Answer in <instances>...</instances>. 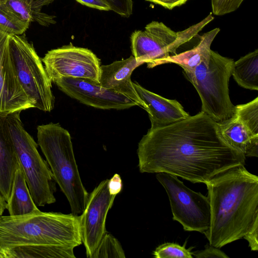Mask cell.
Wrapping results in <instances>:
<instances>
[{"mask_svg": "<svg viewBox=\"0 0 258 258\" xmlns=\"http://www.w3.org/2000/svg\"><path fill=\"white\" fill-rule=\"evenodd\" d=\"M108 190L111 195L116 196L119 194L122 188V183L120 176L115 173L108 180Z\"/></svg>", "mask_w": 258, "mask_h": 258, "instance_id": "cell-30", "label": "cell"}, {"mask_svg": "<svg viewBox=\"0 0 258 258\" xmlns=\"http://www.w3.org/2000/svg\"><path fill=\"white\" fill-rule=\"evenodd\" d=\"M10 34L0 30V114L33 108L16 75L9 48Z\"/></svg>", "mask_w": 258, "mask_h": 258, "instance_id": "cell-13", "label": "cell"}, {"mask_svg": "<svg viewBox=\"0 0 258 258\" xmlns=\"http://www.w3.org/2000/svg\"><path fill=\"white\" fill-rule=\"evenodd\" d=\"M205 184L211 208L209 244L221 248L241 238L258 219V177L240 165L216 175Z\"/></svg>", "mask_w": 258, "mask_h": 258, "instance_id": "cell-3", "label": "cell"}, {"mask_svg": "<svg viewBox=\"0 0 258 258\" xmlns=\"http://www.w3.org/2000/svg\"><path fill=\"white\" fill-rule=\"evenodd\" d=\"M125 257L119 241L107 232L104 235L91 258Z\"/></svg>", "mask_w": 258, "mask_h": 258, "instance_id": "cell-24", "label": "cell"}, {"mask_svg": "<svg viewBox=\"0 0 258 258\" xmlns=\"http://www.w3.org/2000/svg\"><path fill=\"white\" fill-rule=\"evenodd\" d=\"M52 82L70 97L96 108L122 110L137 105L128 97L88 80L60 77Z\"/></svg>", "mask_w": 258, "mask_h": 258, "instance_id": "cell-12", "label": "cell"}, {"mask_svg": "<svg viewBox=\"0 0 258 258\" xmlns=\"http://www.w3.org/2000/svg\"><path fill=\"white\" fill-rule=\"evenodd\" d=\"M6 209L12 216L28 214L39 210L34 202L20 165L14 175L11 193Z\"/></svg>", "mask_w": 258, "mask_h": 258, "instance_id": "cell-19", "label": "cell"}, {"mask_svg": "<svg viewBox=\"0 0 258 258\" xmlns=\"http://www.w3.org/2000/svg\"><path fill=\"white\" fill-rule=\"evenodd\" d=\"M141 173H166L206 183L232 167L245 165L243 153L229 145L217 123L201 111L163 126L151 127L138 144Z\"/></svg>", "mask_w": 258, "mask_h": 258, "instance_id": "cell-1", "label": "cell"}, {"mask_svg": "<svg viewBox=\"0 0 258 258\" xmlns=\"http://www.w3.org/2000/svg\"><path fill=\"white\" fill-rule=\"evenodd\" d=\"M21 112L4 116V121L15 149L32 198L37 207L55 202L56 182L50 168L38 150V144L25 129Z\"/></svg>", "mask_w": 258, "mask_h": 258, "instance_id": "cell-5", "label": "cell"}, {"mask_svg": "<svg viewBox=\"0 0 258 258\" xmlns=\"http://www.w3.org/2000/svg\"><path fill=\"white\" fill-rule=\"evenodd\" d=\"M244 0H211L213 13L223 16L237 10Z\"/></svg>", "mask_w": 258, "mask_h": 258, "instance_id": "cell-26", "label": "cell"}, {"mask_svg": "<svg viewBox=\"0 0 258 258\" xmlns=\"http://www.w3.org/2000/svg\"><path fill=\"white\" fill-rule=\"evenodd\" d=\"M185 242L183 245L175 243L167 242L159 245L153 252V255L156 258L182 257L193 258V247L186 249Z\"/></svg>", "mask_w": 258, "mask_h": 258, "instance_id": "cell-25", "label": "cell"}, {"mask_svg": "<svg viewBox=\"0 0 258 258\" xmlns=\"http://www.w3.org/2000/svg\"><path fill=\"white\" fill-rule=\"evenodd\" d=\"M214 19L210 13L199 23L177 32L162 22L152 21L146 25L145 30H137L132 33L131 38L133 56L138 62L146 63L148 68L155 67L160 60L170 54H177L176 49L180 45L196 36Z\"/></svg>", "mask_w": 258, "mask_h": 258, "instance_id": "cell-8", "label": "cell"}, {"mask_svg": "<svg viewBox=\"0 0 258 258\" xmlns=\"http://www.w3.org/2000/svg\"><path fill=\"white\" fill-rule=\"evenodd\" d=\"M219 31L220 29L216 28L204 34L195 47L163 58L156 63V67L164 63H174L183 68L185 75L191 73L204 58L210 54L211 44Z\"/></svg>", "mask_w": 258, "mask_h": 258, "instance_id": "cell-18", "label": "cell"}, {"mask_svg": "<svg viewBox=\"0 0 258 258\" xmlns=\"http://www.w3.org/2000/svg\"><path fill=\"white\" fill-rule=\"evenodd\" d=\"M41 60L51 82L58 78L69 77L99 83L100 60L87 48L70 43L48 51Z\"/></svg>", "mask_w": 258, "mask_h": 258, "instance_id": "cell-10", "label": "cell"}, {"mask_svg": "<svg viewBox=\"0 0 258 258\" xmlns=\"http://www.w3.org/2000/svg\"><path fill=\"white\" fill-rule=\"evenodd\" d=\"M82 243L79 215L38 210L0 216V258H75Z\"/></svg>", "mask_w": 258, "mask_h": 258, "instance_id": "cell-2", "label": "cell"}, {"mask_svg": "<svg viewBox=\"0 0 258 258\" xmlns=\"http://www.w3.org/2000/svg\"><path fill=\"white\" fill-rule=\"evenodd\" d=\"M0 114V215L5 211L19 162L12 142Z\"/></svg>", "mask_w": 258, "mask_h": 258, "instance_id": "cell-16", "label": "cell"}, {"mask_svg": "<svg viewBox=\"0 0 258 258\" xmlns=\"http://www.w3.org/2000/svg\"><path fill=\"white\" fill-rule=\"evenodd\" d=\"M37 144L44 155L54 179L66 197L72 213L84 211L89 193L80 175L69 132L58 123L37 127Z\"/></svg>", "mask_w": 258, "mask_h": 258, "instance_id": "cell-4", "label": "cell"}, {"mask_svg": "<svg viewBox=\"0 0 258 258\" xmlns=\"http://www.w3.org/2000/svg\"><path fill=\"white\" fill-rule=\"evenodd\" d=\"M217 124L221 136L229 145L245 157H258V136L252 135L234 114Z\"/></svg>", "mask_w": 258, "mask_h": 258, "instance_id": "cell-17", "label": "cell"}, {"mask_svg": "<svg viewBox=\"0 0 258 258\" xmlns=\"http://www.w3.org/2000/svg\"><path fill=\"white\" fill-rule=\"evenodd\" d=\"M194 257L197 258L220 257L229 258V256L220 248L215 247L210 244L207 245L205 249L192 252Z\"/></svg>", "mask_w": 258, "mask_h": 258, "instance_id": "cell-28", "label": "cell"}, {"mask_svg": "<svg viewBox=\"0 0 258 258\" xmlns=\"http://www.w3.org/2000/svg\"><path fill=\"white\" fill-rule=\"evenodd\" d=\"M110 10L121 17L127 18L133 13V0H106Z\"/></svg>", "mask_w": 258, "mask_h": 258, "instance_id": "cell-27", "label": "cell"}, {"mask_svg": "<svg viewBox=\"0 0 258 258\" xmlns=\"http://www.w3.org/2000/svg\"><path fill=\"white\" fill-rule=\"evenodd\" d=\"M156 177L166 191L173 220L178 222L186 231L204 234L210 225L208 197L190 189L175 175L158 173Z\"/></svg>", "mask_w": 258, "mask_h": 258, "instance_id": "cell-9", "label": "cell"}, {"mask_svg": "<svg viewBox=\"0 0 258 258\" xmlns=\"http://www.w3.org/2000/svg\"><path fill=\"white\" fill-rule=\"evenodd\" d=\"M133 84L139 97L145 105L151 127L167 125L189 116L177 100L166 99L152 92L137 82H133Z\"/></svg>", "mask_w": 258, "mask_h": 258, "instance_id": "cell-15", "label": "cell"}, {"mask_svg": "<svg viewBox=\"0 0 258 258\" xmlns=\"http://www.w3.org/2000/svg\"><path fill=\"white\" fill-rule=\"evenodd\" d=\"M234 63L233 59L211 50L191 73L185 75L200 96L202 111L217 123L235 113L228 88Z\"/></svg>", "mask_w": 258, "mask_h": 258, "instance_id": "cell-6", "label": "cell"}, {"mask_svg": "<svg viewBox=\"0 0 258 258\" xmlns=\"http://www.w3.org/2000/svg\"><path fill=\"white\" fill-rule=\"evenodd\" d=\"M164 8L172 10L176 7H178L185 4L188 0H146Z\"/></svg>", "mask_w": 258, "mask_h": 258, "instance_id": "cell-32", "label": "cell"}, {"mask_svg": "<svg viewBox=\"0 0 258 258\" xmlns=\"http://www.w3.org/2000/svg\"><path fill=\"white\" fill-rule=\"evenodd\" d=\"M54 0H5L8 8L20 20L30 23L36 21L48 26L56 23L55 17L41 12L42 8Z\"/></svg>", "mask_w": 258, "mask_h": 258, "instance_id": "cell-20", "label": "cell"}, {"mask_svg": "<svg viewBox=\"0 0 258 258\" xmlns=\"http://www.w3.org/2000/svg\"><path fill=\"white\" fill-rule=\"evenodd\" d=\"M109 179L102 181L89 193L85 209L80 215L82 243L87 257L91 258L104 235L107 213L116 196L108 190Z\"/></svg>", "mask_w": 258, "mask_h": 258, "instance_id": "cell-11", "label": "cell"}, {"mask_svg": "<svg viewBox=\"0 0 258 258\" xmlns=\"http://www.w3.org/2000/svg\"><path fill=\"white\" fill-rule=\"evenodd\" d=\"M82 5L103 11H109L110 7L106 0H76Z\"/></svg>", "mask_w": 258, "mask_h": 258, "instance_id": "cell-31", "label": "cell"}, {"mask_svg": "<svg viewBox=\"0 0 258 258\" xmlns=\"http://www.w3.org/2000/svg\"><path fill=\"white\" fill-rule=\"evenodd\" d=\"M232 75L243 88L258 90V49L234 61Z\"/></svg>", "mask_w": 258, "mask_h": 258, "instance_id": "cell-21", "label": "cell"}, {"mask_svg": "<svg viewBox=\"0 0 258 258\" xmlns=\"http://www.w3.org/2000/svg\"><path fill=\"white\" fill-rule=\"evenodd\" d=\"M141 64L132 55L125 59L101 66L99 84L105 88L128 97L137 106L145 109V105L139 97L131 80L133 72Z\"/></svg>", "mask_w": 258, "mask_h": 258, "instance_id": "cell-14", "label": "cell"}, {"mask_svg": "<svg viewBox=\"0 0 258 258\" xmlns=\"http://www.w3.org/2000/svg\"><path fill=\"white\" fill-rule=\"evenodd\" d=\"M243 238L247 241L251 251L258 250V219L255 220Z\"/></svg>", "mask_w": 258, "mask_h": 258, "instance_id": "cell-29", "label": "cell"}, {"mask_svg": "<svg viewBox=\"0 0 258 258\" xmlns=\"http://www.w3.org/2000/svg\"><path fill=\"white\" fill-rule=\"evenodd\" d=\"M234 115L253 135L258 136V97L235 106Z\"/></svg>", "mask_w": 258, "mask_h": 258, "instance_id": "cell-23", "label": "cell"}, {"mask_svg": "<svg viewBox=\"0 0 258 258\" xmlns=\"http://www.w3.org/2000/svg\"><path fill=\"white\" fill-rule=\"evenodd\" d=\"M9 48L18 80L33 108L51 111L55 102L52 82L33 45L24 36L10 34Z\"/></svg>", "mask_w": 258, "mask_h": 258, "instance_id": "cell-7", "label": "cell"}, {"mask_svg": "<svg viewBox=\"0 0 258 258\" xmlns=\"http://www.w3.org/2000/svg\"><path fill=\"white\" fill-rule=\"evenodd\" d=\"M30 23L19 19L8 8L5 0H0V30L10 34L21 35Z\"/></svg>", "mask_w": 258, "mask_h": 258, "instance_id": "cell-22", "label": "cell"}]
</instances>
